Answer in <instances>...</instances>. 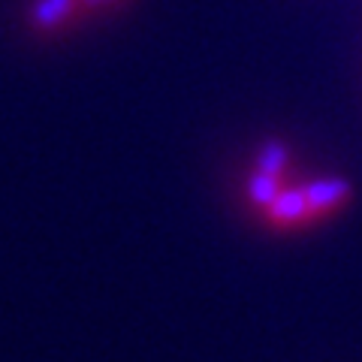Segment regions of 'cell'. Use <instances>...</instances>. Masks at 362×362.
Wrapping results in <instances>:
<instances>
[{
  "mask_svg": "<svg viewBox=\"0 0 362 362\" xmlns=\"http://www.w3.org/2000/svg\"><path fill=\"white\" fill-rule=\"evenodd\" d=\"M78 0H37L30 9V21L37 28H54L73 16Z\"/></svg>",
  "mask_w": 362,
  "mask_h": 362,
  "instance_id": "3957f363",
  "label": "cell"
},
{
  "mask_svg": "<svg viewBox=\"0 0 362 362\" xmlns=\"http://www.w3.org/2000/svg\"><path fill=\"white\" fill-rule=\"evenodd\" d=\"M305 197H308L311 214H326V211L338 209L341 202H347L350 185L344 178H320V181L305 185Z\"/></svg>",
  "mask_w": 362,
  "mask_h": 362,
  "instance_id": "6da1fadb",
  "label": "cell"
},
{
  "mask_svg": "<svg viewBox=\"0 0 362 362\" xmlns=\"http://www.w3.org/2000/svg\"><path fill=\"white\" fill-rule=\"evenodd\" d=\"M269 214L278 223H293V221L311 218V206H308V197H305V187L281 190V194L275 197V202L269 206Z\"/></svg>",
  "mask_w": 362,
  "mask_h": 362,
  "instance_id": "7a4b0ae2",
  "label": "cell"
},
{
  "mask_svg": "<svg viewBox=\"0 0 362 362\" xmlns=\"http://www.w3.org/2000/svg\"><path fill=\"white\" fill-rule=\"evenodd\" d=\"M278 194H281L278 175H266V173H259L257 169V173L251 175V181H247V197H251L257 206H263V209H269Z\"/></svg>",
  "mask_w": 362,
  "mask_h": 362,
  "instance_id": "277c9868",
  "label": "cell"
},
{
  "mask_svg": "<svg viewBox=\"0 0 362 362\" xmlns=\"http://www.w3.org/2000/svg\"><path fill=\"white\" fill-rule=\"evenodd\" d=\"M290 166V151L284 142H266V148L259 151V160H257V169L266 175H278Z\"/></svg>",
  "mask_w": 362,
  "mask_h": 362,
  "instance_id": "5b68a950",
  "label": "cell"
},
{
  "mask_svg": "<svg viewBox=\"0 0 362 362\" xmlns=\"http://www.w3.org/2000/svg\"><path fill=\"white\" fill-rule=\"evenodd\" d=\"M78 4H90V6H94V4H115V0H78Z\"/></svg>",
  "mask_w": 362,
  "mask_h": 362,
  "instance_id": "8992f818",
  "label": "cell"
}]
</instances>
